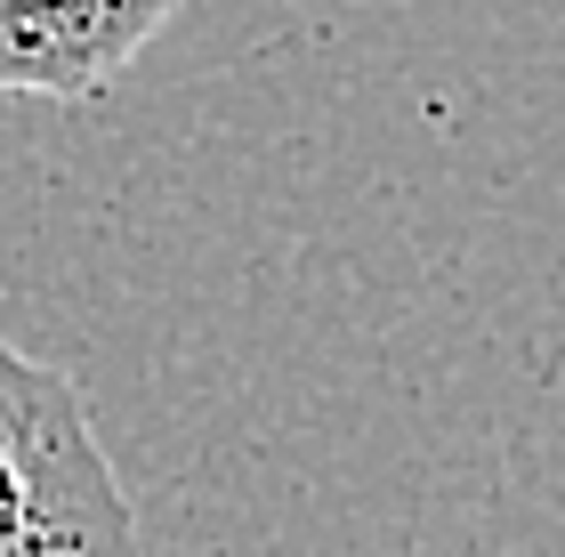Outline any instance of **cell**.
<instances>
[{
	"instance_id": "cell-1",
	"label": "cell",
	"mask_w": 565,
	"mask_h": 557,
	"mask_svg": "<svg viewBox=\"0 0 565 557\" xmlns=\"http://www.w3.org/2000/svg\"><path fill=\"white\" fill-rule=\"evenodd\" d=\"M0 557H138V510L82 388L0 332Z\"/></svg>"
},
{
	"instance_id": "cell-2",
	"label": "cell",
	"mask_w": 565,
	"mask_h": 557,
	"mask_svg": "<svg viewBox=\"0 0 565 557\" xmlns=\"http://www.w3.org/2000/svg\"><path fill=\"white\" fill-rule=\"evenodd\" d=\"M178 9L186 0H0V97H106Z\"/></svg>"
}]
</instances>
